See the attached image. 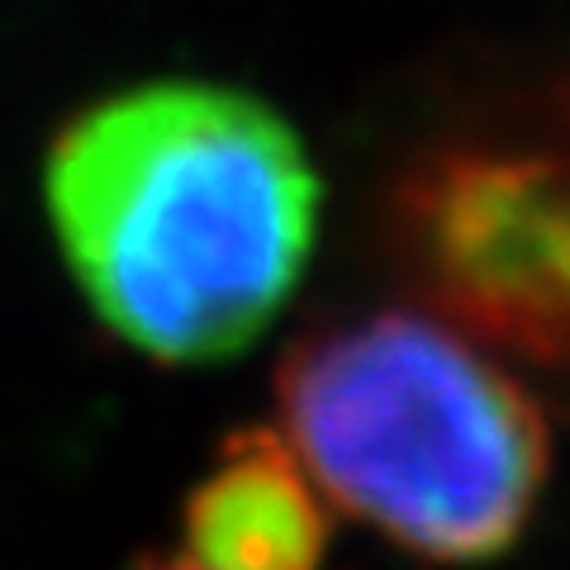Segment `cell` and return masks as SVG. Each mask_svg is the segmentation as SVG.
<instances>
[{
  "mask_svg": "<svg viewBox=\"0 0 570 570\" xmlns=\"http://www.w3.org/2000/svg\"><path fill=\"white\" fill-rule=\"evenodd\" d=\"M328 547L314 475L281 433L243 428L195 480L167 566L195 570H305Z\"/></svg>",
  "mask_w": 570,
  "mask_h": 570,
  "instance_id": "cell-4",
  "label": "cell"
},
{
  "mask_svg": "<svg viewBox=\"0 0 570 570\" xmlns=\"http://www.w3.org/2000/svg\"><path fill=\"white\" fill-rule=\"evenodd\" d=\"M43 200L86 305L163 366L253 347L318 228V176L295 129L205 81H153L81 110L48 148Z\"/></svg>",
  "mask_w": 570,
  "mask_h": 570,
  "instance_id": "cell-1",
  "label": "cell"
},
{
  "mask_svg": "<svg viewBox=\"0 0 570 570\" xmlns=\"http://www.w3.org/2000/svg\"><path fill=\"white\" fill-rule=\"evenodd\" d=\"M385 234L448 324L570 381V100L428 142Z\"/></svg>",
  "mask_w": 570,
  "mask_h": 570,
  "instance_id": "cell-3",
  "label": "cell"
},
{
  "mask_svg": "<svg viewBox=\"0 0 570 570\" xmlns=\"http://www.w3.org/2000/svg\"><path fill=\"white\" fill-rule=\"evenodd\" d=\"M276 404L314 485L433 561L504 557L547 485L542 409L448 318L314 328L285 352Z\"/></svg>",
  "mask_w": 570,
  "mask_h": 570,
  "instance_id": "cell-2",
  "label": "cell"
}]
</instances>
